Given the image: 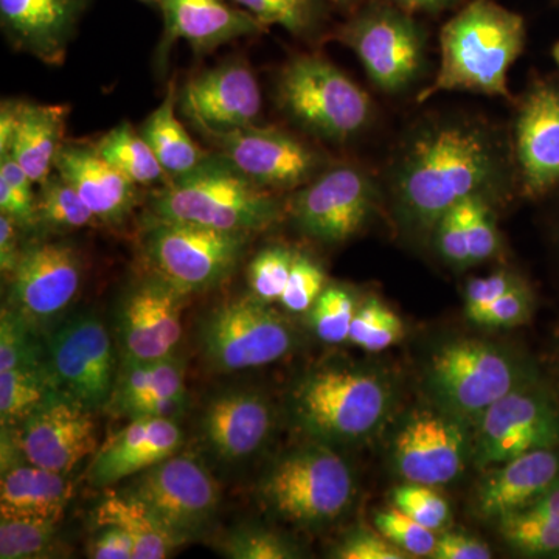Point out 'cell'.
I'll return each mask as SVG.
<instances>
[{"label": "cell", "instance_id": "obj_26", "mask_svg": "<svg viewBox=\"0 0 559 559\" xmlns=\"http://www.w3.org/2000/svg\"><path fill=\"white\" fill-rule=\"evenodd\" d=\"M274 428L270 401L255 392H229L210 401L201 429L210 450L224 460L255 454Z\"/></svg>", "mask_w": 559, "mask_h": 559}, {"label": "cell", "instance_id": "obj_2", "mask_svg": "<svg viewBox=\"0 0 559 559\" xmlns=\"http://www.w3.org/2000/svg\"><path fill=\"white\" fill-rule=\"evenodd\" d=\"M524 39V21L520 14L491 0H473L441 31L439 73L418 102L443 91L507 97V75L521 55Z\"/></svg>", "mask_w": 559, "mask_h": 559}, {"label": "cell", "instance_id": "obj_41", "mask_svg": "<svg viewBox=\"0 0 559 559\" xmlns=\"http://www.w3.org/2000/svg\"><path fill=\"white\" fill-rule=\"evenodd\" d=\"M221 551L231 559H293L301 551L293 540L259 527H242L231 532L221 543Z\"/></svg>", "mask_w": 559, "mask_h": 559}, {"label": "cell", "instance_id": "obj_50", "mask_svg": "<svg viewBox=\"0 0 559 559\" xmlns=\"http://www.w3.org/2000/svg\"><path fill=\"white\" fill-rule=\"evenodd\" d=\"M340 559H406L409 554L401 550L384 536L367 530H356L342 540L331 555Z\"/></svg>", "mask_w": 559, "mask_h": 559}, {"label": "cell", "instance_id": "obj_3", "mask_svg": "<svg viewBox=\"0 0 559 559\" xmlns=\"http://www.w3.org/2000/svg\"><path fill=\"white\" fill-rule=\"evenodd\" d=\"M280 215L274 191L219 156H209L197 170L171 178L151 202V219L242 234L267 229Z\"/></svg>", "mask_w": 559, "mask_h": 559}, {"label": "cell", "instance_id": "obj_48", "mask_svg": "<svg viewBox=\"0 0 559 559\" xmlns=\"http://www.w3.org/2000/svg\"><path fill=\"white\" fill-rule=\"evenodd\" d=\"M261 24L282 25L293 33L304 32L311 20L308 0H234Z\"/></svg>", "mask_w": 559, "mask_h": 559}, {"label": "cell", "instance_id": "obj_13", "mask_svg": "<svg viewBox=\"0 0 559 559\" xmlns=\"http://www.w3.org/2000/svg\"><path fill=\"white\" fill-rule=\"evenodd\" d=\"M337 39L358 55L371 81L385 92L409 86L423 60V39L406 14L377 5L341 28Z\"/></svg>", "mask_w": 559, "mask_h": 559}, {"label": "cell", "instance_id": "obj_38", "mask_svg": "<svg viewBox=\"0 0 559 559\" xmlns=\"http://www.w3.org/2000/svg\"><path fill=\"white\" fill-rule=\"evenodd\" d=\"M498 522L503 539L513 549L533 557H559V528L549 521L518 511Z\"/></svg>", "mask_w": 559, "mask_h": 559}, {"label": "cell", "instance_id": "obj_12", "mask_svg": "<svg viewBox=\"0 0 559 559\" xmlns=\"http://www.w3.org/2000/svg\"><path fill=\"white\" fill-rule=\"evenodd\" d=\"M46 355L62 393L91 412L109 403L117 380L116 359L100 319L81 314L62 323L47 342Z\"/></svg>", "mask_w": 559, "mask_h": 559}, {"label": "cell", "instance_id": "obj_59", "mask_svg": "<svg viewBox=\"0 0 559 559\" xmlns=\"http://www.w3.org/2000/svg\"><path fill=\"white\" fill-rule=\"evenodd\" d=\"M554 55H555V58H557V61H558V64H559V44H558L557 47H555Z\"/></svg>", "mask_w": 559, "mask_h": 559}, {"label": "cell", "instance_id": "obj_54", "mask_svg": "<svg viewBox=\"0 0 559 559\" xmlns=\"http://www.w3.org/2000/svg\"><path fill=\"white\" fill-rule=\"evenodd\" d=\"M492 551L487 544L463 533H447L437 539L432 558L436 559H489Z\"/></svg>", "mask_w": 559, "mask_h": 559}, {"label": "cell", "instance_id": "obj_29", "mask_svg": "<svg viewBox=\"0 0 559 559\" xmlns=\"http://www.w3.org/2000/svg\"><path fill=\"white\" fill-rule=\"evenodd\" d=\"M72 498L73 485L68 474L28 462H17L2 471L0 518L60 522Z\"/></svg>", "mask_w": 559, "mask_h": 559}, {"label": "cell", "instance_id": "obj_27", "mask_svg": "<svg viewBox=\"0 0 559 559\" xmlns=\"http://www.w3.org/2000/svg\"><path fill=\"white\" fill-rule=\"evenodd\" d=\"M55 168L102 223L120 224L138 202V186L103 159L94 146L62 145Z\"/></svg>", "mask_w": 559, "mask_h": 559}, {"label": "cell", "instance_id": "obj_5", "mask_svg": "<svg viewBox=\"0 0 559 559\" xmlns=\"http://www.w3.org/2000/svg\"><path fill=\"white\" fill-rule=\"evenodd\" d=\"M348 463L329 444H311L280 457L260 481L263 506L280 520L320 527L340 520L355 498Z\"/></svg>", "mask_w": 559, "mask_h": 559}, {"label": "cell", "instance_id": "obj_10", "mask_svg": "<svg viewBox=\"0 0 559 559\" xmlns=\"http://www.w3.org/2000/svg\"><path fill=\"white\" fill-rule=\"evenodd\" d=\"M474 425L473 454L481 468L502 465L527 452L559 448V404L539 380L514 389Z\"/></svg>", "mask_w": 559, "mask_h": 559}, {"label": "cell", "instance_id": "obj_24", "mask_svg": "<svg viewBox=\"0 0 559 559\" xmlns=\"http://www.w3.org/2000/svg\"><path fill=\"white\" fill-rule=\"evenodd\" d=\"M518 159L532 197L559 186V91L539 84L522 105L516 124Z\"/></svg>", "mask_w": 559, "mask_h": 559}, {"label": "cell", "instance_id": "obj_16", "mask_svg": "<svg viewBox=\"0 0 559 559\" xmlns=\"http://www.w3.org/2000/svg\"><path fill=\"white\" fill-rule=\"evenodd\" d=\"M10 280V310L36 329L72 305L79 296L83 266L69 245L36 242L22 250Z\"/></svg>", "mask_w": 559, "mask_h": 559}, {"label": "cell", "instance_id": "obj_4", "mask_svg": "<svg viewBox=\"0 0 559 559\" xmlns=\"http://www.w3.org/2000/svg\"><path fill=\"white\" fill-rule=\"evenodd\" d=\"M389 381L355 366H323L308 371L290 390L289 409L305 433L323 444L369 439L392 409Z\"/></svg>", "mask_w": 559, "mask_h": 559}, {"label": "cell", "instance_id": "obj_51", "mask_svg": "<svg viewBox=\"0 0 559 559\" xmlns=\"http://www.w3.org/2000/svg\"><path fill=\"white\" fill-rule=\"evenodd\" d=\"M521 280L516 275L507 271L495 272L487 277L471 280L465 289V316L466 319L473 320L481 311L491 307L496 300L500 299L503 294L509 293L511 288L520 283Z\"/></svg>", "mask_w": 559, "mask_h": 559}, {"label": "cell", "instance_id": "obj_57", "mask_svg": "<svg viewBox=\"0 0 559 559\" xmlns=\"http://www.w3.org/2000/svg\"><path fill=\"white\" fill-rule=\"evenodd\" d=\"M528 513L536 514L543 520L549 521L559 528V480L551 485L546 492L533 506H530Z\"/></svg>", "mask_w": 559, "mask_h": 559}, {"label": "cell", "instance_id": "obj_42", "mask_svg": "<svg viewBox=\"0 0 559 559\" xmlns=\"http://www.w3.org/2000/svg\"><path fill=\"white\" fill-rule=\"evenodd\" d=\"M33 180L11 156L0 157V212L21 227L36 226V197Z\"/></svg>", "mask_w": 559, "mask_h": 559}, {"label": "cell", "instance_id": "obj_36", "mask_svg": "<svg viewBox=\"0 0 559 559\" xmlns=\"http://www.w3.org/2000/svg\"><path fill=\"white\" fill-rule=\"evenodd\" d=\"M404 323L378 299H369L356 311L348 341L366 352L378 353L401 341Z\"/></svg>", "mask_w": 559, "mask_h": 559}, {"label": "cell", "instance_id": "obj_30", "mask_svg": "<svg viewBox=\"0 0 559 559\" xmlns=\"http://www.w3.org/2000/svg\"><path fill=\"white\" fill-rule=\"evenodd\" d=\"M68 114V106L22 102L20 128L10 156L35 183L50 178L62 148Z\"/></svg>", "mask_w": 559, "mask_h": 559}, {"label": "cell", "instance_id": "obj_58", "mask_svg": "<svg viewBox=\"0 0 559 559\" xmlns=\"http://www.w3.org/2000/svg\"><path fill=\"white\" fill-rule=\"evenodd\" d=\"M399 2L407 10H439L452 0H399Z\"/></svg>", "mask_w": 559, "mask_h": 559}, {"label": "cell", "instance_id": "obj_23", "mask_svg": "<svg viewBox=\"0 0 559 559\" xmlns=\"http://www.w3.org/2000/svg\"><path fill=\"white\" fill-rule=\"evenodd\" d=\"M84 0H0V17L17 49L50 66L64 62Z\"/></svg>", "mask_w": 559, "mask_h": 559}, {"label": "cell", "instance_id": "obj_52", "mask_svg": "<svg viewBox=\"0 0 559 559\" xmlns=\"http://www.w3.org/2000/svg\"><path fill=\"white\" fill-rule=\"evenodd\" d=\"M433 231L437 249L444 260L451 264H471L468 241L457 209L448 210L433 227Z\"/></svg>", "mask_w": 559, "mask_h": 559}, {"label": "cell", "instance_id": "obj_17", "mask_svg": "<svg viewBox=\"0 0 559 559\" xmlns=\"http://www.w3.org/2000/svg\"><path fill=\"white\" fill-rule=\"evenodd\" d=\"M373 207V187L356 168L326 171L290 204L299 229L323 242H344L358 234Z\"/></svg>", "mask_w": 559, "mask_h": 559}, {"label": "cell", "instance_id": "obj_32", "mask_svg": "<svg viewBox=\"0 0 559 559\" xmlns=\"http://www.w3.org/2000/svg\"><path fill=\"white\" fill-rule=\"evenodd\" d=\"M140 134L171 178L189 175L209 157L176 116V91L173 84L159 108L143 124Z\"/></svg>", "mask_w": 559, "mask_h": 559}, {"label": "cell", "instance_id": "obj_33", "mask_svg": "<svg viewBox=\"0 0 559 559\" xmlns=\"http://www.w3.org/2000/svg\"><path fill=\"white\" fill-rule=\"evenodd\" d=\"M66 395L51 373L47 359L0 371V421L2 429L20 428L25 419Z\"/></svg>", "mask_w": 559, "mask_h": 559}, {"label": "cell", "instance_id": "obj_61", "mask_svg": "<svg viewBox=\"0 0 559 559\" xmlns=\"http://www.w3.org/2000/svg\"><path fill=\"white\" fill-rule=\"evenodd\" d=\"M334 2H345V0H334Z\"/></svg>", "mask_w": 559, "mask_h": 559}, {"label": "cell", "instance_id": "obj_15", "mask_svg": "<svg viewBox=\"0 0 559 559\" xmlns=\"http://www.w3.org/2000/svg\"><path fill=\"white\" fill-rule=\"evenodd\" d=\"M465 425L443 409L414 412L393 440V465L400 476L429 487L457 479L469 452Z\"/></svg>", "mask_w": 559, "mask_h": 559}, {"label": "cell", "instance_id": "obj_31", "mask_svg": "<svg viewBox=\"0 0 559 559\" xmlns=\"http://www.w3.org/2000/svg\"><path fill=\"white\" fill-rule=\"evenodd\" d=\"M94 518L97 525H116L130 536L134 559H164L178 547L148 507L131 492L106 496Z\"/></svg>", "mask_w": 559, "mask_h": 559}, {"label": "cell", "instance_id": "obj_19", "mask_svg": "<svg viewBox=\"0 0 559 559\" xmlns=\"http://www.w3.org/2000/svg\"><path fill=\"white\" fill-rule=\"evenodd\" d=\"M183 294L154 274L124 297L119 333L124 359L168 358L182 337Z\"/></svg>", "mask_w": 559, "mask_h": 559}, {"label": "cell", "instance_id": "obj_25", "mask_svg": "<svg viewBox=\"0 0 559 559\" xmlns=\"http://www.w3.org/2000/svg\"><path fill=\"white\" fill-rule=\"evenodd\" d=\"M559 480L558 450L527 452L489 471L474 496L481 520L499 521L527 510Z\"/></svg>", "mask_w": 559, "mask_h": 559}, {"label": "cell", "instance_id": "obj_53", "mask_svg": "<svg viewBox=\"0 0 559 559\" xmlns=\"http://www.w3.org/2000/svg\"><path fill=\"white\" fill-rule=\"evenodd\" d=\"M100 532L91 539L90 557L94 559H134V544L116 525H98Z\"/></svg>", "mask_w": 559, "mask_h": 559}, {"label": "cell", "instance_id": "obj_49", "mask_svg": "<svg viewBox=\"0 0 559 559\" xmlns=\"http://www.w3.org/2000/svg\"><path fill=\"white\" fill-rule=\"evenodd\" d=\"M532 311V293L520 282L471 322L487 329H511L527 322Z\"/></svg>", "mask_w": 559, "mask_h": 559}, {"label": "cell", "instance_id": "obj_60", "mask_svg": "<svg viewBox=\"0 0 559 559\" xmlns=\"http://www.w3.org/2000/svg\"><path fill=\"white\" fill-rule=\"evenodd\" d=\"M140 2H157V0H140Z\"/></svg>", "mask_w": 559, "mask_h": 559}, {"label": "cell", "instance_id": "obj_43", "mask_svg": "<svg viewBox=\"0 0 559 559\" xmlns=\"http://www.w3.org/2000/svg\"><path fill=\"white\" fill-rule=\"evenodd\" d=\"M296 253L285 248H267L249 264L248 278L250 290L255 299L264 304L280 301L288 285L290 267Z\"/></svg>", "mask_w": 559, "mask_h": 559}, {"label": "cell", "instance_id": "obj_35", "mask_svg": "<svg viewBox=\"0 0 559 559\" xmlns=\"http://www.w3.org/2000/svg\"><path fill=\"white\" fill-rule=\"evenodd\" d=\"M95 218L79 191L61 178L51 176L36 197V224L57 230H76L91 226Z\"/></svg>", "mask_w": 559, "mask_h": 559}, {"label": "cell", "instance_id": "obj_37", "mask_svg": "<svg viewBox=\"0 0 559 559\" xmlns=\"http://www.w3.org/2000/svg\"><path fill=\"white\" fill-rule=\"evenodd\" d=\"M58 522L0 518V558L32 559L49 554Z\"/></svg>", "mask_w": 559, "mask_h": 559}, {"label": "cell", "instance_id": "obj_14", "mask_svg": "<svg viewBox=\"0 0 559 559\" xmlns=\"http://www.w3.org/2000/svg\"><path fill=\"white\" fill-rule=\"evenodd\" d=\"M201 132L216 146L219 157L246 178L272 191L304 186L320 165L316 151L272 128L250 124L237 130Z\"/></svg>", "mask_w": 559, "mask_h": 559}, {"label": "cell", "instance_id": "obj_22", "mask_svg": "<svg viewBox=\"0 0 559 559\" xmlns=\"http://www.w3.org/2000/svg\"><path fill=\"white\" fill-rule=\"evenodd\" d=\"M182 430L171 418H135L97 452L90 474L94 487H110L173 457L182 447Z\"/></svg>", "mask_w": 559, "mask_h": 559}, {"label": "cell", "instance_id": "obj_44", "mask_svg": "<svg viewBox=\"0 0 559 559\" xmlns=\"http://www.w3.org/2000/svg\"><path fill=\"white\" fill-rule=\"evenodd\" d=\"M393 507L430 530H440L451 520L450 503L429 485L406 481L393 489Z\"/></svg>", "mask_w": 559, "mask_h": 559}, {"label": "cell", "instance_id": "obj_18", "mask_svg": "<svg viewBox=\"0 0 559 559\" xmlns=\"http://www.w3.org/2000/svg\"><path fill=\"white\" fill-rule=\"evenodd\" d=\"M11 440L25 462L69 474L97 450L94 412L68 395L58 396L25 419Z\"/></svg>", "mask_w": 559, "mask_h": 559}, {"label": "cell", "instance_id": "obj_7", "mask_svg": "<svg viewBox=\"0 0 559 559\" xmlns=\"http://www.w3.org/2000/svg\"><path fill=\"white\" fill-rule=\"evenodd\" d=\"M278 102L293 119L322 138L342 140L362 130L371 103L358 84L320 57H300L283 69Z\"/></svg>", "mask_w": 559, "mask_h": 559}, {"label": "cell", "instance_id": "obj_20", "mask_svg": "<svg viewBox=\"0 0 559 559\" xmlns=\"http://www.w3.org/2000/svg\"><path fill=\"white\" fill-rule=\"evenodd\" d=\"M183 112L198 130L229 131L259 119V81L242 61H229L191 79L182 92Z\"/></svg>", "mask_w": 559, "mask_h": 559}, {"label": "cell", "instance_id": "obj_9", "mask_svg": "<svg viewBox=\"0 0 559 559\" xmlns=\"http://www.w3.org/2000/svg\"><path fill=\"white\" fill-rule=\"evenodd\" d=\"M202 353L219 371L259 369L296 347L294 326L267 304L245 297L216 308L200 331Z\"/></svg>", "mask_w": 559, "mask_h": 559}, {"label": "cell", "instance_id": "obj_46", "mask_svg": "<svg viewBox=\"0 0 559 559\" xmlns=\"http://www.w3.org/2000/svg\"><path fill=\"white\" fill-rule=\"evenodd\" d=\"M468 241L469 263L491 259L499 246L498 230L480 194L455 205Z\"/></svg>", "mask_w": 559, "mask_h": 559}, {"label": "cell", "instance_id": "obj_45", "mask_svg": "<svg viewBox=\"0 0 559 559\" xmlns=\"http://www.w3.org/2000/svg\"><path fill=\"white\" fill-rule=\"evenodd\" d=\"M374 527L411 557H432L439 539L433 535V530L418 524L396 507L378 511L374 514Z\"/></svg>", "mask_w": 559, "mask_h": 559}, {"label": "cell", "instance_id": "obj_39", "mask_svg": "<svg viewBox=\"0 0 559 559\" xmlns=\"http://www.w3.org/2000/svg\"><path fill=\"white\" fill-rule=\"evenodd\" d=\"M356 311L355 299L347 289L341 286L323 289L310 310V323L316 336L331 345L348 341Z\"/></svg>", "mask_w": 559, "mask_h": 559}, {"label": "cell", "instance_id": "obj_40", "mask_svg": "<svg viewBox=\"0 0 559 559\" xmlns=\"http://www.w3.org/2000/svg\"><path fill=\"white\" fill-rule=\"evenodd\" d=\"M36 330L17 312L2 308L0 319V371L38 364L47 359L46 348L35 337Z\"/></svg>", "mask_w": 559, "mask_h": 559}, {"label": "cell", "instance_id": "obj_8", "mask_svg": "<svg viewBox=\"0 0 559 559\" xmlns=\"http://www.w3.org/2000/svg\"><path fill=\"white\" fill-rule=\"evenodd\" d=\"M249 235L151 219L143 242L154 274L187 296L229 277L245 255Z\"/></svg>", "mask_w": 559, "mask_h": 559}, {"label": "cell", "instance_id": "obj_1", "mask_svg": "<svg viewBox=\"0 0 559 559\" xmlns=\"http://www.w3.org/2000/svg\"><path fill=\"white\" fill-rule=\"evenodd\" d=\"M496 170L491 143L477 128L440 127L412 145L399 178L401 207L418 229L433 230L441 216L480 194Z\"/></svg>", "mask_w": 559, "mask_h": 559}, {"label": "cell", "instance_id": "obj_47", "mask_svg": "<svg viewBox=\"0 0 559 559\" xmlns=\"http://www.w3.org/2000/svg\"><path fill=\"white\" fill-rule=\"evenodd\" d=\"M322 267L305 255L294 257L288 285L280 297V304L293 314L310 311L325 286Z\"/></svg>", "mask_w": 559, "mask_h": 559}, {"label": "cell", "instance_id": "obj_6", "mask_svg": "<svg viewBox=\"0 0 559 559\" xmlns=\"http://www.w3.org/2000/svg\"><path fill=\"white\" fill-rule=\"evenodd\" d=\"M532 380L533 371L513 353L477 340L443 345L430 359L426 377L440 409L465 423H476L492 404Z\"/></svg>", "mask_w": 559, "mask_h": 559}, {"label": "cell", "instance_id": "obj_11", "mask_svg": "<svg viewBox=\"0 0 559 559\" xmlns=\"http://www.w3.org/2000/svg\"><path fill=\"white\" fill-rule=\"evenodd\" d=\"M128 492L148 507L178 546L202 535L219 507L212 474L187 455H173L143 471Z\"/></svg>", "mask_w": 559, "mask_h": 559}, {"label": "cell", "instance_id": "obj_28", "mask_svg": "<svg viewBox=\"0 0 559 559\" xmlns=\"http://www.w3.org/2000/svg\"><path fill=\"white\" fill-rule=\"evenodd\" d=\"M165 21V40L186 39L198 53H207L245 36L259 35L264 25L226 0H157Z\"/></svg>", "mask_w": 559, "mask_h": 559}, {"label": "cell", "instance_id": "obj_34", "mask_svg": "<svg viewBox=\"0 0 559 559\" xmlns=\"http://www.w3.org/2000/svg\"><path fill=\"white\" fill-rule=\"evenodd\" d=\"M94 148L135 186H151L167 176L146 140L131 124L121 123L114 128Z\"/></svg>", "mask_w": 559, "mask_h": 559}, {"label": "cell", "instance_id": "obj_56", "mask_svg": "<svg viewBox=\"0 0 559 559\" xmlns=\"http://www.w3.org/2000/svg\"><path fill=\"white\" fill-rule=\"evenodd\" d=\"M22 102H3L0 109V157L10 156L21 121Z\"/></svg>", "mask_w": 559, "mask_h": 559}, {"label": "cell", "instance_id": "obj_21", "mask_svg": "<svg viewBox=\"0 0 559 559\" xmlns=\"http://www.w3.org/2000/svg\"><path fill=\"white\" fill-rule=\"evenodd\" d=\"M108 404L120 417L175 419L187 407L186 366L175 356L124 359Z\"/></svg>", "mask_w": 559, "mask_h": 559}, {"label": "cell", "instance_id": "obj_55", "mask_svg": "<svg viewBox=\"0 0 559 559\" xmlns=\"http://www.w3.org/2000/svg\"><path fill=\"white\" fill-rule=\"evenodd\" d=\"M20 227L11 216L5 213L0 215V270L9 277L16 270L17 261L24 250L20 248V231H17Z\"/></svg>", "mask_w": 559, "mask_h": 559}]
</instances>
